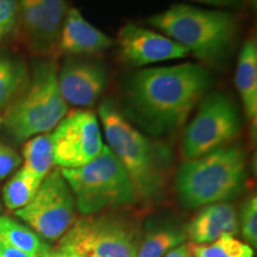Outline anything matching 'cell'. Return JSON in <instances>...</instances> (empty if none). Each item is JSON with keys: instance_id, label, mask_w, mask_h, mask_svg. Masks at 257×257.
<instances>
[{"instance_id": "obj_20", "label": "cell", "mask_w": 257, "mask_h": 257, "mask_svg": "<svg viewBox=\"0 0 257 257\" xmlns=\"http://www.w3.org/2000/svg\"><path fill=\"white\" fill-rule=\"evenodd\" d=\"M27 78L22 61L0 53V110L11 104L24 87Z\"/></svg>"}, {"instance_id": "obj_6", "label": "cell", "mask_w": 257, "mask_h": 257, "mask_svg": "<svg viewBox=\"0 0 257 257\" xmlns=\"http://www.w3.org/2000/svg\"><path fill=\"white\" fill-rule=\"evenodd\" d=\"M83 216L136 204V194L126 170L107 146L88 165L61 169Z\"/></svg>"}, {"instance_id": "obj_29", "label": "cell", "mask_w": 257, "mask_h": 257, "mask_svg": "<svg viewBox=\"0 0 257 257\" xmlns=\"http://www.w3.org/2000/svg\"><path fill=\"white\" fill-rule=\"evenodd\" d=\"M41 257H67V256L62 250L55 249V250H49V251L44 253V255H42Z\"/></svg>"}, {"instance_id": "obj_22", "label": "cell", "mask_w": 257, "mask_h": 257, "mask_svg": "<svg viewBox=\"0 0 257 257\" xmlns=\"http://www.w3.org/2000/svg\"><path fill=\"white\" fill-rule=\"evenodd\" d=\"M185 239V233L176 229L155 230L141 240L136 257H162Z\"/></svg>"}, {"instance_id": "obj_2", "label": "cell", "mask_w": 257, "mask_h": 257, "mask_svg": "<svg viewBox=\"0 0 257 257\" xmlns=\"http://www.w3.org/2000/svg\"><path fill=\"white\" fill-rule=\"evenodd\" d=\"M99 115L107 147L126 170L136 200H156L166 187L172 162L169 149L149 140L128 121L111 99H105Z\"/></svg>"}, {"instance_id": "obj_27", "label": "cell", "mask_w": 257, "mask_h": 257, "mask_svg": "<svg viewBox=\"0 0 257 257\" xmlns=\"http://www.w3.org/2000/svg\"><path fill=\"white\" fill-rule=\"evenodd\" d=\"M165 257H192L191 246H189V244H180L174 249L170 250L169 252H167Z\"/></svg>"}, {"instance_id": "obj_5", "label": "cell", "mask_w": 257, "mask_h": 257, "mask_svg": "<svg viewBox=\"0 0 257 257\" xmlns=\"http://www.w3.org/2000/svg\"><path fill=\"white\" fill-rule=\"evenodd\" d=\"M68 113L57 83V67L51 60L35 64L31 78L11 101L2 118L4 130L17 142L53 130Z\"/></svg>"}, {"instance_id": "obj_30", "label": "cell", "mask_w": 257, "mask_h": 257, "mask_svg": "<svg viewBox=\"0 0 257 257\" xmlns=\"http://www.w3.org/2000/svg\"><path fill=\"white\" fill-rule=\"evenodd\" d=\"M63 251V250H62ZM64 253H66L67 257H83V256H79V255H75V253H72V252H67L64 251Z\"/></svg>"}, {"instance_id": "obj_14", "label": "cell", "mask_w": 257, "mask_h": 257, "mask_svg": "<svg viewBox=\"0 0 257 257\" xmlns=\"http://www.w3.org/2000/svg\"><path fill=\"white\" fill-rule=\"evenodd\" d=\"M112 40L88 23L76 9H68L57 49L72 56L98 55L111 48Z\"/></svg>"}, {"instance_id": "obj_17", "label": "cell", "mask_w": 257, "mask_h": 257, "mask_svg": "<svg viewBox=\"0 0 257 257\" xmlns=\"http://www.w3.org/2000/svg\"><path fill=\"white\" fill-rule=\"evenodd\" d=\"M0 246L17 249L32 257H41L50 250L34 230L8 216H0Z\"/></svg>"}, {"instance_id": "obj_4", "label": "cell", "mask_w": 257, "mask_h": 257, "mask_svg": "<svg viewBox=\"0 0 257 257\" xmlns=\"http://www.w3.org/2000/svg\"><path fill=\"white\" fill-rule=\"evenodd\" d=\"M246 181V157L239 146H227L179 167L176 191L185 207L200 208L238 195Z\"/></svg>"}, {"instance_id": "obj_28", "label": "cell", "mask_w": 257, "mask_h": 257, "mask_svg": "<svg viewBox=\"0 0 257 257\" xmlns=\"http://www.w3.org/2000/svg\"><path fill=\"white\" fill-rule=\"evenodd\" d=\"M0 252L3 257H32L23 251H19L14 248H8V246H0Z\"/></svg>"}, {"instance_id": "obj_9", "label": "cell", "mask_w": 257, "mask_h": 257, "mask_svg": "<svg viewBox=\"0 0 257 257\" xmlns=\"http://www.w3.org/2000/svg\"><path fill=\"white\" fill-rule=\"evenodd\" d=\"M75 198L61 169L50 170L34 199L16 211L40 237L57 240L76 220Z\"/></svg>"}, {"instance_id": "obj_26", "label": "cell", "mask_w": 257, "mask_h": 257, "mask_svg": "<svg viewBox=\"0 0 257 257\" xmlns=\"http://www.w3.org/2000/svg\"><path fill=\"white\" fill-rule=\"evenodd\" d=\"M193 2L218 6V8H239L245 0H193Z\"/></svg>"}, {"instance_id": "obj_15", "label": "cell", "mask_w": 257, "mask_h": 257, "mask_svg": "<svg viewBox=\"0 0 257 257\" xmlns=\"http://www.w3.org/2000/svg\"><path fill=\"white\" fill-rule=\"evenodd\" d=\"M238 214L227 202H218L204 206L191 220L185 231L186 238L194 244H208L225 234L238 233Z\"/></svg>"}, {"instance_id": "obj_11", "label": "cell", "mask_w": 257, "mask_h": 257, "mask_svg": "<svg viewBox=\"0 0 257 257\" xmlns=\"http://www.w3.org/2000/svg\"><path fill=\"white\" fill-rule=\"evenodd\" d=\"M24 41L29 49L38 55H48L57 49L66 18V0H17Z\"/></svg>"}, {"instance_id": "obj_24", "label": "cell", "mask_w": 257, "mask_h": 257, "mask_svg": "<svg viewBox=\"0 0 257 257\" xmlns=\"http://www.w3.org/2000/svg\"><path fill=\"white\" fill-rule=\"evenodd\" d=\"M18 19L17 0H0V40L15 30Z\"/></svg>"}, {"instance_id": "obj_31", "label": "cell", "mask_w": 257, "mask_h": 257, "mask_svg": "<svg viewBox=\"0 0 257 257\" xmlns=\"http://www.w3.org/2000/svg\"><path fill=\"white\" fill-rule=\"evenodd\" d=\"M0 257H3V255H2V252H0Z\"/></svg>"}, {"instance_id": "obj_25", "label": "cell", "mask_w": 257, "mask_h": 257, "mask_svg": "<svg viewBox=\"0 0 257 257\" xmlns=\"http://www.w3.org/2000/svg\"><path fill=\"white\" fill-rule=\"evenodd\" d=\"M21 163V156L11 147L0 142V180L8 178Z\"/></svg>"}, {"instance_id": "obj_19", "label": "cell", "mask_w": 257, "mask_h": 257, "mask_svg": "<svg viewBox=\"0 0 257 257\" xmlns=\"http://www.w3.org/2000/svg\"><path fill=\"white\" fill-rule=\"evenodd\" d=\"M40 180L24 168L19 169L3 188V200L5 206L11 211H17L27 206L40 188Z\"/></svg>"}, {"instance_id": "obj_16", "label": "cell", "mask_w": 257, "mask_h": 257, "mask_svg": "<svg viewBox=\"0 0 257 257\" xmlns=\"http://www.w3.org/2000/svg\"><path fill=\"white\" fill-rule=\"evenodd\" d=\"M234 83L250 121L257 117V44L255 38L243 43L237 60Z\"/></svg>"}, {"instance_id": "obj_8", "label": "cell", "mask_w": 257, "mask_h": 257, "mask_svg": "<svg viewBox=\"0 0 257 257\" xmlns=\"http://www.w3.org/2000/svg\"><path fill=\"white\" fill-rule=\"evenodd\" d=\"M242 131V118L232 99L221 92L201 99L197 113L185 128L181 153L185 161L230 146Z\"/></svg>"}, {"instance_id": "obj_10", "label": "cell", "mask_w": 257, "mask_h": 257, "mask_svg": "<svg viewBox=\"0 0 257 257\" xmlns=\"http://www.w3.org/2000/svg\"><path fill=\"white\" fill-rule=\"evenodd\" d=\"M54 165L61 169H76L92 162L104 148L96 115L76 110L67 113L50 134Z\"/></svg>"}, {"instance_id": "obj_18", "label": "cell", "mask_w": 257, "mask_h": 257, "mask_svg": "<svg viewBox=\"0 0 257 257\" xmlns=\"http://www.w3.org/2000/svg\"><path fill=\"white\" fill-rule=\"evenodd\" d=\"M23 167L40 180L49 174L54 166V150L50 134L31 137L23 147Z\"/></svg>"}, {"instance_id": "obj_23", "label": "cell", "mask_w": 257, "mask_h": 257, "mask_svg": "<svg viewBox=\"0 0 257 257\" xmlns=\"http://www.w3.org/2000/svg\"><path fill=\"white\" fill-rule=\"evenodd\" d=\"M240 233L250 246H257V199L256 195L250 197L244 201L238 217Z\"/></svg>"}, {"instance_id": "obj_3", "label": "cell", "mask_w": 257, "mask_h": 257, "mask_svg": "<svg viewBox=\"0 0 257 257\" xmlns=\"http://www.w3.org/2000/svg\"><path fill=\"white\" fill-rule=\"evenodd\" d=\"M147 23L185 47L202 63L211 66L229 59L239 29L238 21L230 12L182 4L154 15Z\"/></svg>"}, {"instance_id": "obj_12", "label": "cell", "mask_w": 257, "mask_h": 257, "mask_svg": "<svg viewBox=\"0 0 257 257\" xmlns=\"http://www.w3.org/2000/svg\"><path fill=\"white\" fill-rule=\"evenodd\" d=\"M118 47L124 62L134 67L185 59L189 51L160 32L128 23L118 34Z\"/></svg>"}, {"instance_id": "obj_21", "label": "cell", "mask_w": 257, "mask_h": 257, "mask_svg": "<svg viewBox=\"0 0 257 257\" xmlns=\"http://www.w3.org/2000/svg\"><path fill=\"white\" fill-rule=\"evenodd\" d=\"M192 257H252L253 250L248 243L225 234L208 244H189Z\"/></svg>"}, {"instance_id": "obj_7", "label": "cell", "mask_w": 257, "mask_h": 257, "mask_svg": "<svg viewBox=\"0 0 257 257\" xmlns=\"http://www.w3.org/2000/svg\"><path fill=\"white\" fill-rule=\"evenodd\" d=\"M138 230L133 223L112 214H91L74 221L56 249L83 257H136Z\"/></svg>"}, {"instance_id": "obj_13", "label": "cell", "mask_w": 257, "mask_h": 257, "mask_svg": "<svg viewBox=\"0 0 257 257\" xmlns=\"http://www.w3.org/2000/svg\"><path fill=\"white\" fill-rule=\"evenodd\" d=\"M107 69L99 61L70 57L57 70V83L67 105L89 107L107 86Z\"/></svg>"}, {"instance_id": "obj_1", "label": "cell", "mask_w": 257, "mask_h": 257, "mask_svg": "<svg viewBox=\"0 0 257 257\" xmlns=\"http://www.w3.org/2000/svg\"><path fill=\"white\" fill-rule=\"evenodd\" d=\"M202 64L181 63L135 72L125 85L128 111L150 133H172L185 123L211 87Z\"/></svg>"}]
</instances>
